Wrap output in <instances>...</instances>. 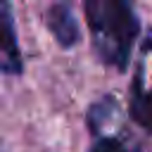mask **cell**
<instances>
[{"label": "cell", "instance_id": "277c9868", "mask_svg": "<svg viewBox=\"0 0 152 152\" xmlns=\"http://www.w3.org/2000/svg\"><path fill=\"white\" fill-rule=\"evenodd\" d=\"M2 19H5V40H2V71L7 76H17L24 71L21 64V52L14 33V17H12V5L10 0H2Z\"/></svg>", "mask_w": 152, "mask_h": 152}, {"label": "cell", "instance_id": "7a4b0ae2", "mask_svg": "<svg viewBox=\"0 0 152 152\" xmlns=\"http://www.w3.org/2000/svg\"><path fill=\"white\" fill-rule=\"evenodd\" d=\"M128 114L142 131L152 133V38L142 43L140 57L133 69Z\"/></svg>", "mask_w": 152, "mask_h": 152}, {"label": "cell", "instance_id": "3957f363", "mask_svg": "<svg viewBox=\"0 0 152 152\" xmlns=\"http://www.w3.org/2000/svg\"><path fill=\"white\" fill-rule=\"evenodd\" d=\"M45 26L52 33L55 43L64 50L74 48L81 40V28H78V21L69 0H55L45 10Z\"/></svg>", "mask_w": 152, "mask_h": 152}, {"label": "cell", "instance_id": "6da1fadb", "mask_svg": "<svg viewBox=\"0 0 152 152\" xmlns=\"http://www.w3.org/2000/svg\"><path fill=\"white\" fill-rule=\"evenodd\" d=\"M83 17L100 62L126 71L140 33L133 0H83Z\"/></svg>", "mask_w": 152, "mask_h": 152}, {"label": "cell", "instance_id": "5b68a950", "mask_svg": "<svg viewBox=\"0 0 152 152\" xmlns=\"http://www.w3.org/2000/svg\"><path fill=\"white\" fill-rule=\"evenodd\" d=\"M90 135H93V142H90L88 152H138L121 135H109L107 131H97Z\"/></svg>", "mask_w": 152, "mask_h": 152}]
</instances>
